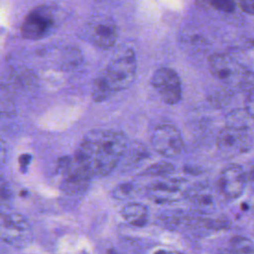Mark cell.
<instances>
[{
	"mask_svg": "<svg viewBox=\"0 0 254 254\" xmlns=\"http://www.w3.org/2000/svg\"><path fill=\"white\" fill-rule=\"evenodd\" d=\"M226 126L243 130H254V114L246 108H237L230 111L225 118Z\"/></svg>",
	"mask_w": 254,
	"mask_h": 254,
	"instance_id": "cell-12",
	"label": "cell"
},
{
	"mask_svg": "<svg viewBox=\"0 0 254 254\" xmlns=\"http://www.w3.org/2000/svg\"><path fill=\"white\" fill-rule=\"evenodd\" d=\"M137 61L132 50L114 59L96 77L92 88L95 101H103L113 93L128 88L136 77Z\"/></svg>",
	"mask_w": 254,
	"mask_h": 254,
	"instance_id": "cell-2",
	"label": "cell"
},
{
	"mask_svg": "<svg viewBox=\"0 0 254 254\" xmlns=\"http://www.w3.org/2000/svg\"><path fill=\"white\" fill-rule=\"evenodd\" d=\"M209 68L217 79L227 83L236 82L238 85L247 71L230 57L222 54H215L210 57Z\"/></svg>",
	"mask_w": 254,
	"mask_h": 254,
	"instance_id": "cell-9",
	"label": "cell"
},
{
	"mask_svg": "<svg viewBox=\"0 0 254 254\" xmlns=\"http://www.w3.org/2000/svg\"><path fill=\"white\" fill-rule=\"evenodd\" d=\"M0 239L17 248L26 247L33 241L31 225L21 214L0 209Z\"/></svg>",
	"mask_w": 254,
	"mask_h": 254,
	"instance_id": "cell-3",
	"label": "cell"
},
{
	"mask_svg": "<svg viewBox=\"0 0 254 254\" xmlns=\"http://www.w3.org/2000/svg\"><path fill=\"white\" fill-rule=\"evenodd\" d=\"M155 254H172V253L167 250H158Z\"/></svg>",
	"mask_w": 254,
	"mask_h": 254,
	"instance_id": "cell-25",
	"label": "cell"
},
{
	"mask_svg": "<svg viewBox=\"0 0 254 254\" xmlns=\"http://www.w3.org/2000/svg\"><path fill=\"white\" fill-rule=\"evenodd\" d=\"M246 174V183L250 186V188L254 190V163H252L248 170L245 171Z\"/></svg>",
	"mask_w": 254,
	"mask_h": 254,
	"instance_id": "cell-22",
	"label": "cell"
},
{
	"mask_svg": "<svg viewBox=\"0 0 254 254\" xmlns=\"http://www.w3.org/2000/svg\"><path fill=\"white\" fill-rule=\"evenodd\" d=\"M151 84L167 104H176L182 98L180 76L170 67L158 68L151 78Z\"/></svg>",
	"mask_w": 254,
	"mask_h": 254,
	"instance_id": "cell-6",
	"label": "cell"
},
{
	"mask_svg": "<svg viewBox=\"0 0 254 254\" xmlns=\"http://www.w3.org/2000/svg\"><path fill=\"white\" fill-rule=\"evenodd\" d=\"M246 186V174L241 166L229 165L221 171L218 178V189L226 198L239 197Z\"/></svg>",
	"mask_w": 254,
	"mask_h": 254,
	"instance_id": "cell-8",
	"label": "cell"
},
{
	"mask_svg": "<svg viewBox=\"0 0 254 254\" xmlns=\"http://www.w3.org/2000/svg\"><path fill=\"white\" fill-rule=\"evenodd\" d=\"M118 32L115 24L109 19H97L89 23L87 28L88 39L102 49L111 48L117 40Z\"/></svg>",
	"mask_w": 254,
	"mask_h": 254,
	"instance_id": "cell-10",
	"label": "cell"
},
{
	"mask_svg": "<svg viewBox=\"0 0 254 254\" xmlns=\"http://www.w3.org/2000/svg\"><path fill=\"white\" fill-rule=\"evenodd\" d=\"M31 159H32V157H31L29 154H24V155H22V156L19 158V163H20L21 168H22V169H23V168H26V167L29 165Z\"/></svg>",
	"mask_w": 254,
	"mask_h": 254,
	"instance_id": "cell-24",
	"label": "cell"
},
{
	"mask_svg": "<svg viewBox=\"0 0 254 254\" xmlns=\"http://www.w3.org/2000/svg\"><path fill=\"white\" fill-rule=\"evenodd\" d=\"M131 192H132V186L128 185V184H124V185H120V186L116 187V189H114L113 196L118 199H125L128 196H130Z\"/></svg>",
	"mask_w": 254,
	"mask_h": 254,
	"instance_id": "cell-20",
	"label": "cell"
},
{
	"mask_svg": "<svg viewBox=\"0 0 254 254\" xmlns=\"http://www.w3.org/2000/svg\"><path fill=\"white\" fill-rule=\"evenodd\" d=\"M121 214L129 223L136 226H142L146 224L148 219L147 208L143 204L137 202H130L125 204L121 209Z\"/></svg>",
	"mask_w": 254,
	"mask_h": 254,
	"instance_id": "cell-13",
	"label": "cell"
},
{
	"mask_svg": "<svg viewBox=\"0 0 254 254\" xmlns=\"http://www.w3.org/2000/svg\"><path fill=\"white\" fill-rule=\"evenodd\" d=\"M233 254H254V244L243 236H235L230 241Z\"/></svg>",
	"mask_w": 254,
	"mask_h": 254,
	"instance_id": "cell-15",
	"label": "cell"
},
{
	"mask_svg": "<svg viewBox=\"0 0 254 254\" xmlns=\"http://www.w3.org/2000/svg\"><path fill=\"white\" fill-rule=\"evenodd\" d=\"M16 112V105L9 89L0 83V119L13 116Z\"/></svg>",
	"mask_w": 254,
	"mask_h": 254,
	"instance_id": "cell-14",
	"label": "cell"
},
{
	"mask_svg": "<svg viewBox=\"0 0 254 254\" xmlns=\"http://www.w3.org/2000/svg\"><path fill=\"white\" fill-rule=\"evenodd\" d=\"M7 159V146L0 135V165H3Z\"/></svg>",
	"mask_w": 254,
	"mask_h": 254,
	"instance_id": "cell-23",
	"label": "cell"
},
{
	"mask_svg": "<svg viewBox=\"0 0 254 254\" xmlns=\"http://www.w3.org/2000/svg\"><path fill=\"white\" fill-rule=\"evenodd\" d=\"M189 196L193 203L199 205H205L212 202L211 192L206 188H193L190 190Z\"/></svg>",
	"mask_w": 254,
	"mask_h": 254,
	"instance_id": "cell-16",
	"label": "cell"
},
{
	"mask_svg": "<svg viewBox=\"0 0 254 254\" xmlns=\"http://www.w3.org/2000/svg\"><path fill=\"white\" fill-rule=\"evenodd\" d=\"M237 2L243 12L254 15V0H237Z\"/></svg>",
	"mask_w": 254,
	"mask_h": 254,
	"instance_id": "cell-21",
	"label": "cell"
},
{
	"mask_svg": "<svg viewBox=\"0 0 254 254\" xmlns=\"http://www.w3.org/2000/svg\"><path fill=\"white\" fill-rule=\"evenodd\" d=\"M173 170H174V167L168 162H160L150 166L146 170V174L151 176H165L167 174L172 173Z\"/></svg>",
	"mask_w": 254,
	"mask_h": 254,
	"instance_id": "cell-17",
	"label": "cell"
},
{
	"mask_svg": "<svg viewBox=\"0 0 254 254\" xmlns=\"http://www.w3.org/2000/svg\"><path fill=\"white\" fill-rule=\"evenodd\" d=\"M148 193L157 202L172 201L180 194V188L174 182H160L152 185L148 190Z\"/></svg>",
	"mask_w": 254,
	"mask_h": 254,
	"instance_id": "cell-11",
	"label": "cell"
},
{
	"mask_svg": "<svg viewBox=\"0 0 254 254\" xmlns=\"http://www.w3.org/2000/svg\"><path fill=\"white\" fill-rule=\"evenodd\" d=\"M253 144L252 131L225 126L217 135L216 147L219 153L231 158L248 152Z\"/></svg>",
	"mask_w": 254,
	"mask_h": 254,
	"instance_id": "cell-4",
	"label": "cell"
},
{
	"mask_svg": "<svg viewBox=\"0 0 254 254\" xmlns=\"http://www.w3.org/2000/svg\"><path fill=\"white\" fill-rule=\"evenodd\" d=\"M127 150L125 135L115 130L96 129L82 139L73 159L91 177L110 174Z\"/></svg>",
	"mask_w": 254,
	"mask_h": 254,
	"instance_id": "cell-1",
	"label": "cell"
},
{
	"mask_svg": "<svg viewBox=\"0 0 254 254\" xmlns=\"http://www.w3.org/2000/svg\"><path fill=\"white\" fill-rule=\"evenodd\" d=\"M13 197L12 190L9 186V184L0 178V207L7 206Z\"/></svg>",
	"mask_w": 254,
	"mask_h": 254,
	"instance_id": "cell-18",
	"label": "cell"
},
{
	"mask_svg": "<svg viewBox=\"0 0 254 254\" xmlns=\"http://www.w3.org/2000/svg\"><path fill=\"white\" fill-rule=\"evenodd\" d=\"M108 254H118V253H116V252H114V251L110 250V251H108Z\"/></svg>",
	"mask_w": 254,
	"mask_h": 254,
	"instance_id": "cell-26",
	"label": "cell"
},
{
	"mask_svg": "<svg viewBox=\"0 0 254 254\" xmlns=\"http://www.w3.org/2000/svg\"><path fill=\"white\" fill-rule=\"evenodd\" d=\"M151 144L159 154L173 158L184 150V142L178 128L173 124L165 123L157 126L151 135Z\"/></svg>",
	"mask_w": 254,
	"mask_h": 254,
	"instance_id": "cell-5",
	"label": "cell"
},
{
	"mask_svg": "<svg viewBox=\"0 0 254 254\" xmlns=\"http://www.w3.org/2000/svg\"><path fill=\"white\" fill-rule=\"evenodd\" d=\"M55 24L53 13L46 7H38L25 18L21 32L28 40H39L49 34Z\"/></svg>",
	"mask_w": 254,
	"mask_h": 254,
	"instance_id": "cell-7",
	"label": "cell"
},
{
	"mask_svg": "<svg viewBox=\"0 0 254 254\" xmlns=\"http://www.w3.org/2000/svg\"><path fill=\"white\" fill-rule=\"evenodd\" d=\"M207 1L211 7L224 13L233 12L235 9L234 0H207Z\"/></svg>",
	"mask_w": 254,
	"mask_h": 254,
	"instance_id": "cell-19",
	"label": "cell"
}]
</instances>
